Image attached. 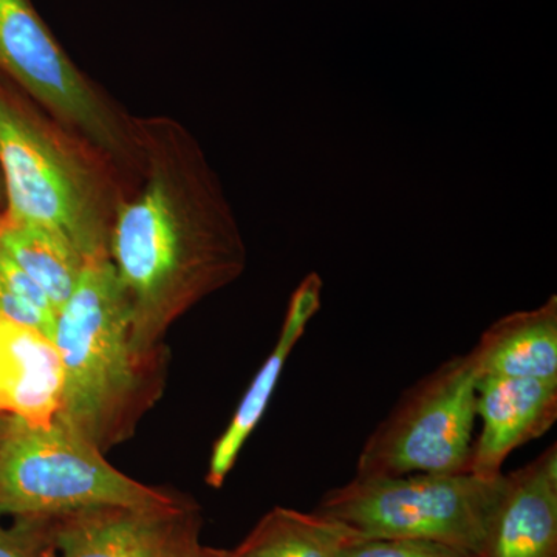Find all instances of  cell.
<instances>
[{
	"mask_svg": "<svg viewBox=\"0 0 557 557\" xmlns=\"http://www.w3.org/2000/svg\"><path fill=\"white\" fill-rule=\"evenodd\" d=\"M182 497L124 474L100 449L57 421L50 426L7 421L0 438V519L97 507H163Z\"/></svg>",
	"mask_w": 557,
	"mask_h": 557,
	"instance_id": "5b68a950",
	"label": "cell"
},
{
	"mask_svg": "<svg viewBox=\"0 0 557 557\" xmlns=\"http://www.w3.org/2000/svg\"><path fill=\"white\" fill-rule=\"evenodd\" d=\"M479 557H557V446L504 474Z\"/></svg>",
	"mask_w": 557,
	"mask_h": 557,
	"instance_id": "30bf717a",
	"label": "cell"
},
{
	"mask_svg": "<svg viewBox=\"0 0 557 557\" xmlns=\"http://www.w3.org/2000/svg\"><path fill=\"white\" fill-rule=\"evenodd\" d=\"M7 421H9V417L0 416V438H2L3 431H5Z\"/></svg>",
	"mask_w": 557,
	"mask_h": 557,
	"instance_id": "44dd1931",
	"label": "cell"
},
{
	"mask_svg": "<svg viewBox=\"0 0 557 557\" xmlns=\"http://www.w3.org/2000/svg\"><path fill=\"white\" fill-rule=\"evenodd\" d=\"M0 317L53 338L57 313L35 282L0 247Z\"/></svg>",
	"mask_w": 557,
	"mask_h": 557,
	"instance_id": "2e32d148",
	"label": "cell"
},
{
	"mask_svg": "<svg viewBox=\"0 0 557 557\" xmlns=\"http://www.w3.org/2000/svg\"><path fill=\"white\" fill-rule=\"evenodd\" d=\"M475 386L467 355L417 381L366 440L355 478L471 472Z\"/></svg>",
	"mask_w": 557,
	"mask_h": 557,
	"instance_id": "52a82bcc",
	"label": "cell"
},
{
	"mask_svg": "<svg viewBox=\"0 0 557 557\" xmlns=\"http://www.w3.org/2000/svg\"><path fill=\"white\" fill-rule=\"evenodd\" d=\"M62 386L53 338L0 317V416L50 426L60 412Z\"/></svg>",
	"mask_w": 557,
	"mask_h": 557,
	"instance_id": "8fae6325",
	"label": "cell"
},
{
	"mask_svg": "<svg viewBox=\"0 0 557 557\" xmlns=\"http://www.w3.org/2000/svg\"><path fill=\"white\" fill-rule=\"evenodd\" d=\"M0 76L89 139L137 188L143 168L138 116L76 65L32 0H0Z\"/></svg>",
	"mask_w": 557,
	"mask_h": 557,
	"instance_id": "277c9868",
	"label": "cell"
},
{
	"mask_svg": "<svg viewBox=\"0 0 557 557\" xmlns=\"http://www.w3.org/2000/svg\"><path fill=\"white\" fill-rule=\"evenodd\" d=\"M0 177L3 218L60 234L87 262L110 259L116 211L134 188L102 150L2 76Z\"/></svg>",
	"mask_w": 557,
	"mask_h": 557,
	"instance_id": "7a4b0ae2",
	"label": "cell"
},
{
	"mask_svg": "<svg viewBox=\"0 0 557 557\" xmlns=\"http://www.w3.org/2000/svg\"><path fill=\"white\" fill-rule=\"evenodd\" d=\"M475 379L536 380L557 383V298L515 311L482 333L467 354Z\"/></svg>",
	"mask_w": 557,
	"mask_h": 557,
	"instance_id": "4fadbf2b",
	"label": "cell"
},
{
	"mask_svg": "<svg viewBox=\"0 0 557 557\" xmlns=\"http://www.w3.org/2000/svg\"><path fill=\"white\" fill-rule=\"evenodd\" d=\"M0 247L35 282L58 314L75 292L87 260L60 234L5 218L0 222Z\"/></svg>",
	"mask_w": 557,
	"mask_h": 557,
	"instance_id": "9a60e30c",
	"label": "cell"
},
{
	"mask_svg": "<svg viewBox=\"0 0 557 557\" xmlns=\"http://www.w3.org/2000/svg\"><path fill=\"white\" fill-rule=\"evenodd\" d=\"M143 170L116 211L109 258L131 307L132 344L168 351L183 314L228 287L248 255L219 175L188 127L171 116H139Z\"/></svg>",
	"mask_w": 557,
	"mask_h": 557,
	"instance_id": "6da1fadb",
	"label": "cell"
},
{
	"mask_svg": "<svg viewBox=\"0 0 557 557\" xmlns=\"http://www.w3.org/2000/svg\"><path fill=\"white\" fill-rule=\"evenodd\" d=\"M58 516H28L0 523V557H57Z\"/></svg>",
	"mask_w": 557,
	"mask_h": 557,
	"instance_id": "e0dca14e",
	"label": "cell"
},
{
	"mask_svg": "<svg viewBox=\"0 0 557 557\" xmlns=\"http://www.w3.org/2000/svg\"><path fill=\"white\" fill-rule=\"evenodd\" d=\"M343 557H479L435 542L413 539H361Z\"/></svg>",
	"mask_w": 557,
	"mask_h": 557,
	"instance_id": "ac0fdd59",
	"label": "cell"
},
{
	"mask_svg": "<svg viewBox=\"0 0 557 557\" xmlns=\"http://www.w3.org/2000/svg\"><path fill=\"white\" fill-rule=\"evenodd\" d=\"M203 515L183 496L163 507H97L58 516L57 557H200Z\"/></svg>",
	"mask_w": 557,
	"mask_h": 557,
	"instance_id": "ba28073f",
	"label": "cell"
},
{
	"mask_svg": "<svg viewBox=\"0 0 557 557\" xmlns=\"http://www.w3.org/2000/svg\"><path fill=\"white\" fill-rule=\"evenodd\" d=\"M3 212H5V193H3V182L0 177V222H2Z\"/></svg>",
	"mask_w": 557,
	"mask_h": 557,
	"instance_id": "ffe728a7",
	"label": "cell"
},
{
	"mask_svg": "<svg viewBox=\"0 0 557 557\" xmlns=\"http://www.w3.org/2000/svg\"><path fill=\"white\" fill-rule=\"evenodd\" d=\"M504 475L409 474L358 479L333 487L314 511L366 539L435 542L479 556L500 497Z\"/></svg>",
	"mask_w": 557,
	"mask_h": 557,
	"instance_id": "8992f818",
	"label": "cell"
},
{
	"mask_svg": "<svg viewBox=\"0 0 557 557\" xmlns=\"http://www.w3.org/2000/svg\"><path fill=\"white\" fill-rule=\"evenodd\" d=\"M53 341L64 370L54 421L102 454L127 442L163 395L170 358L135 350L129 302L112 260L86 263L58 311Z\"/></svg>",
	"mask_w": 557,
	"mask_h": 557,
	"instance_id": "3957f363",
	"label": "cell"
},
{
	"mask_svg": "<svg viewBox=\"0 0 557 557\" xmlns=\"http://www.w3.org/2000/svg\"><path fill=\"white\" fill-rule=\"evenodd\" d=\"M475 412L482 431L472 445L471 472L502 478L505 461L520 446L541 438L557 420V383L536 380H478Z\"/></svg>",
	"mask_w": 557,
	"mask_h": 557,
	"instance_id": "9c48e42d",
	"label": "cell"
},
{
	"mask_svg": "<svg viewBox=\"0 0 557 557\" xmlns=\"http://www.w3.org/2000/svg\"><path fill=\"white\" fill-rule=\"evenodd\" d=\"M200 557H233L230 549L203 547Z\"/></svg>",
	"mask_w": 557,
	"mask_h": 557,
	"instance_id": "d6986e66",
	"label": "cell"
},
{
	"mask_svg": "<svg viewBox=\"0 0 557 557\" xmlns=\"http://www.w3.org/2000/svg\"><path fill=\"white\" fill-rule=\"evenodd\" d=\"M361 539L366 537L354 528L314 509L274 507L230 553L233 557H343Z\"/></svg>",
	"mask_w": 557,
	"mask_h": 557,
	"instance_id": "5bb4252c",
	"label": "cell"
},
{
	"mask_svg": "<svg viewBox=\"0 0 557 557\" xmlns=\"http://www.w3.org/2000/svg\"><path fill=\"white\" fill-rule=\"evenodd\" d=\"M322 288H324L322 277L318 273H310L293 292L276 346L271 350L270 357L263 362L262 368L259 369L258 375L251 381V386L245 392L228 426L212 446L207 471L209 486L215 487V490L223 486L230 472L233 471L245 443L248 442L252 432L259 426L260 420L265 416L285 362L292 355L293 348L302 338L311 319L317 317L321 309Z\"/></svg>",
	"mask_w": 557,
	"mask_h": 557,
	"instance_id": "7c38bea8",
	"label": "cell"
}]
</instances>
